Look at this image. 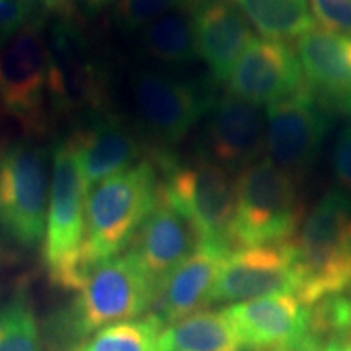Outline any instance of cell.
Listing matches in <instances>:
<instances>
[{
    "label": "cell",
    "mask_w": 351,
    "mask_h": 351,
    "mask_svg": "<svg viewBox=\"0 0 351 351\" xmlns=\"http://www.w3.org/2000/svg\"><path fill=\"white\" fill-rule=\"evenodd\" d=\"M160 179L155 161H138L86 191L83 261L88 269L119 256L158 197Z\"/></svg>",
    "instance_id": "cell-1"
},
{
    "label": "cell",
    "mask_w": 351,
    "mask_h": 351,
    "mask_svg": "<svg viewBox=\"0 0 351 351\" xmlns=\"http://www.w3.org/2000/svg\"><path fill=\"white\" fill-rule=\"evenodd\" d=\"M232 247L285 243L295 238L304 218L298 181L269 156L238 171Z\"/></svg>",
    "instance_id": "cell-2"
},
{
    "label": "cell",
    "mask_w": 351,
    "mask_h": 351,
    "mask_svg": "<svg viewBox=\"0 0 351 351\" xmlns=\"http://www.w3.org/2000/svg\"><path fill=\"white\" fill-rule=\"evenodd\" d=\"M85 199L80 165L69 140H60L52 152V178L46 215L43 256L52 283L80 289L90 269L83 261Z\"/></svg>",
    "instance_id": "cell-3"
},
{
    "label": "cell",
    "mask_w": 351,
    "mask_h": 351,
    "mask_svg": "<svg viewBox=\"0 0 351 351\" xmlns=\"http://www.w3.org/2000/svg\"><path fill=\"white\" fill-rule=\"evenodd\" d=\"M155 287L129 254L101 261L88 271L75 302L59 320L65 343H78L88 335L142 317L152 309Z\"/></svg>",
    "instance_id": "cell-4"
},
{
    "label": "cell",
    "mask_w": 351,
    "mask_h": 351,
    "mask_svg": "<svg viewBox=\"0 0 351 351\" xmlns=\"http://www.w3.org/2000/svg\"><path fill=\"white\" fill-rule=\"evenodd\" d=\"M155 165L163 173L160 194L191 221L200 243L225 245L232 251L236 194L230 173L202 153L192 160L160 153Z\"/></svg>",
    "instance_id": "cell-5"
},
{
    "label": "cell",
    "mask_w": 351,
    "mask_h": 351,
    "mask_svg": "<svg viewBox=\"0 0 351 351\" xmlns=\"http://www.w3.org/2000/svg\"><path fill=\"white\" fill-rule=\"evenodd\" d=\"M350 218L351 195L341 189H330L304 215L293 238L301 271L296 296L307 307L351 287L343 257V238Z\"/></svg>",
    "instance_id": "cell-6"
},
{
    "label": "cell",
    "mask_w": 351,
    "mask_h": 351,
    "mask_svg": "<svg viewBox=\"0 0 351 351\" xmlns=\"http://www.w3.org/2000/svg\"><path fill=\"white\" fill-rule=\"evenodd\" d=\"M0 108L26 134L49 129V49L38 20L26 21L0 49Z\"/></svg>",
    "instance_id": "cell-7"
},
{
    "label": "cell",
    "mask_w": 351,
    "mask_h": 351,
    "mask_svg": "<svg viewBox=\"0 0 351 351\" xmlns=\"http://www.w3.org/2000/svg\"><path fill=\"white\" fill-rule=\"evenodd\" d=\"M49 192L47 153L38 145H12L0 156V231L21 247L44 239Z\"/></svg>",
    "instance_id": "cell-8"
},
{
    "label": "cell",
    "mask_w": 351,
    "mask_h": 351,
    "mask_svg": "<svg viewBox=\"0 0 351 351\" xmlns=\"http://www.w3.org/2000/svg\"><path fill=\"white\" fill-rule=\"evenodd\" d=\"M130 93L143 129L166 147L181 142L215 101L208 86L153 69L132 73Z\"/></svg>",
    "instance_id": "cell-9"
},
{
    "label": "cell",
    "mask_w": 351,
    "mask_h": 351,
    "mask_svg": "<svg viewBox=\"0 0 351 351\" xmlns=\"http://www.w3.org/2000/svg\"><path fill=\"white\" fill-rule=\"evenodd\" d=\"M49 98L54 112H103L106 73L90 43L72 20L56 21L47 36Z\"/></svg>",
    "instance_id": "cell-10"
},
{
    "label": "cell",
    "mask_w": 351,
    "mask_h": 351,
    "mask_svg": "<svg viewBox=\"0 0 351 351\" xmlns=\"http://www.w3.org/2000/svg\"><path fill=\"white\" fill-rule=\"evenodd\" d=\"M328 112L306 85L295 95L267 106V156L296 181L317 161L330 127Z\"/></svg>",
    "instance_id": "cell-11"
},
{
    "label": "cell",
    "mask_w": 351,
    "mask_h": 351,
    "mask_svg": "<svg viewBox=\"0 0 351 351\" xmlns=\"http://www.w3.org/2000/svg\"><path fill=\"white\" fill-rule=\"evenodd\" d=\"M301 285L293 239L285 243L236 247L228 254L210 295L212 302H243L289 293Z\"/></svg>",
    "instance_id": "cell-12"
},
{
    "label": "cell",
    "mask_w": 351,
    "mask_h": 351,
    "mask_svg": "<svg viewBox=\"0 0 351 351\" xmlns=\"http://www.w3.org/2000/svg\"><path fill=\"white\" fill-rule=\"evenodd\" d=\"M226 82L228 93L256 106L278 103L306 85L298 52L287 43L265 38L245 47Z\"/></svg>",
    "instance_id": "cell-13"
},
{
    "label": "cell",
    "mask_w": 351,
    "mask_h": 351,
    "mask_svg": "<svg viewBox=\"0 0 351 351\" xmlns=\"http://www.w3.org/2000/svg\"><path fill=\"white\" fill-rule=\"evenodd\" d=\"M244 351H282L313 333L311 307L289 293L270 295L225 307Z\"/></svg>",
    "instance_id": "cell-14"
},
{
    "label": "cell",
    "mask_w": 351,
    "mask_h": 351,
    "mask_svg": "<svg viewBox=\"0 0 351 351\" xmlns=\"http://www.w3.org/2000/svg\"><path fill=\"white\" fill-rule=\"evenodd\" d=\"M200 153L228 173H238L265 152V112L226 93L207 112Z\"/></svg>",
    "instance_id": "cell-15"
},
{
    "label": "cell",
    "mask_w": 351,
    "mask_h": 351,
    "mask_svg": "<svg viewBox=\"0 0 351 351\" xmlns=\"http://www.w3.org/2000/svg\"><path fill=\"white\" fill-rule=\"evenodd\" d=\"M127 254L153 287L160 283L200 245V238L191 221L169 204L158 189L152 212L130 241Z\"/></svg>",
    "instance_id": "cell-16"
},
{
    "label": "cell",
    "mask_w": 351,
    "mask_h": 351,
    "mask_svg": "<svg viewBox=\"0 0 351 351\" xmlns=\"http://www.w3.org/2000/svg\"><path fill=\"white\" fill-rule=\"evenodd\" d=\"M304 83L328 111L351 114V34L314 26L298 39Z\"/></svg>",
    "instance_id": "cell-17"
},
{
    "label": "cell",
    "mask_w": 351,
    "mask_h": 351,
    "mask_svg": "<svg viewBox=\"0 0 351 351\" xmlns=\"http://www.w3.org/2000/svg\"><path fill=\"white\" fill-rule=\"evenodd\" d=\"M67 140L77 155L86 191L134 166L143 152L137 134L106 111L90 114Z\"/></svg>",
    "instance_id": "cell-18"
},
{
    "label": "cell",
    "mask_w": 351,
    "mask_h": 351,
    "mask_svg": "<svg viewBox=\"0 0 351 351\" xmlns=\"http://www.w3.org/2000/svg\"><path fill=\"white\" fill-rule=\"evenodd\" d=\"M230 252L231 249L225 245L200 243L199 247L160 283L152 309L165 327L210 304L215 282Z\"/></svg>",
    "instance_id": "cell-19"
},
{
    "label": "cell",
    "mask_w": 351,
    "mask_h": 351,
    "mask_svg": "<svg viewBox=\"0 0 351 351\" xmlns=\"http://www.w3.org/2000/svg\"><path fill=\"white\" fill-rule=\"evenodd\" d=\"M197 54L217 82H226L254 36L245 16L230 0H218L192 10Z\"/></svg>",
    "instance_id": "cell-20"
},
{
    "label": "cell",
    "mask_w": 351,
    "mask_h": 351,
    "mask_svg": "<svg viewBox=\"0 0 351 351\" xmlns=\"http://www.w3.org/2000/svg\"><path fill=\"white\" fill-rule=\"evenodd\" d=\"M158 351H244L225 309L197 311L166 326Z\"/></svg>",
    "instance_id": "cell-21"
},
{
    "label": "cell",
    "mask_w": 351,
    "mask_h": 351,
    "mask_svg": "<svg viewBox=\"0 0 351 351\" xmlns=\"http://www.w3.org/2000/svg\"><path fill=\"white\" fill-rule=\"evenodd\" d=\"M145 54L161 64L187 65L197 54L194 20L191 8L173 10L140 32Z\"/></svg>",
    "instance_id": "cell-22"
},
{
    "label": "cell",
    "mask_w": 351,
    "mask_h": 351,
    "mask_svg": "<svg viewBox=\"0 0 351 351\" xmlns=\"http://www.w3.org/2000/svg\"><path fill=\"white\" fill-rule=\"evenodd\" d=\"M236 7L265 39H300L314 28L307 0H236Z\"/></svg>",
    "instance_id": "cell-23"
},
{
    "label": "cell",
    "mask_w": 351,
    "mask_h": 351,
    "mask_svg": "<svg viewBox=\"0 0 351 351\" xmlns=\"http://www.w3.org/2000/svg\"><path fill=\"white\" fill-rule=\"evenodd\" d=\"M165 324L150 313L145 317L101 328L78 351H158V339Z\"/></svg>",
    "instance_id": "cell-24"
},
{
    "label": "cell",
    "mask_w": 351,
    "mask_h": 351,
    "mask_svg": "<svg viewBox=\"0 0 351 351\" xmlns=\"http://www.w3.org/2000/svg\"><path fill=\"white\" fill-rule=\"evenodd\" d=\"M0 351H41L36 319L25 296L0 307Z\"/></svg>",
    "instance_id": "cell-25"
},
{
    "label": "cell",
    "mask_w": 351,
    "mask_h": 351,
    "mask_svg": "<svg viewBox=\"0 0 351 351\" xmlns=\"http://www.w3.org/2000/svg\"><path fill=\"white\" fill-rule=\"evenodd\" d=\"M311 330L326 341L351 337V287L311 307Z\"/></svg>",
    "instance_id": "cell-26"
},
{
    "label": "cell",
    "mask_w": 351,
    "mask_h": 351,
    "mask_svg": "<svg viewBox=\"0 0 351 351\" xmlns=\"http://www.w3.org/2000/svg\"><path fill=\"white\" fill-rule=\"evenodd\" d=\"M179 8H189V0H117L114 21L122 32L135 33Z\"/></svg>",
    "instance_id": "cell-27"
},
{
    "label": "cell",
    "mask_w": 351,
    "mask_h": 351,
    "mask_svg": "<svg viewBox=\"0 0 351 351\" xmlns=\"http://www.w3.org/2000/svg\"><path fill=\"white\" fill-rule=\"evenodd\" d=\"M314 15L326 29L351 34V0H309Z\"/></svg>",
    "instance_id": "cell-28"
},
{
    "label": "cell",
    "mask_w": 351,
    "mask_h": 351,
    "mask_svg": "<svg viewBox=\"0 0 351 351\" xmlns=\"http://www.w3.org/2000/svg\"><path fill=\"white\" fill-rule=\"evenodd\" d=\"M29 12L26 0H0V49L23 28Z\"/></svg>",
    "instance_id": "cell-29"
},
{
    "label": "cell",
    "mask_w": 351,
    "mask_h": 351,
    "mask_svg": "<svg viewBox=\"0 0 351 351\" xmlns=\"http://www.w3.org/2000/svg\"><path fill=\"white\" fill-rule=\"evenodd\" d=\"M332 169L341 191L351 195V122L337 137L332 153Z\"/></svg>",
    "instance_id": "cell-30"
},
{
    "label": "cell",
    "mask_w": 351,
    "mask_h": 351,
    "mask_svg": "<svg viewBox=\"0 0 351 351\" xmlns=\"http://www.w3.org/2000/svg\"><path fill=\"white\" fill-rule=\"evenodd\" d=\"M32 8H38V10L43 12H59L64 13L67 12L69 8V0H26Z\"/></svg>",
    "instance_id": "cell-31"
},
{
    "label": "cell",
    "mask_w": 351,
    "mask_h": 351,
    "mask_svg": "<svg viewBox=\"0 0 351 351\" xmlns=\"http://www.w3.org/2000/svg\"><path fill=\"white\" fill-rule=\"evenodd\" d=\"M326 343H327L326 340H322L319 335H315L313 332L304 341H302V343L293 346V348L282 350V351H320Z\"/></svg>",
    "instance_id": "cell-32"
},
{
    "label": "cell",
    "mask_w": 351,
    "mask_h": 351,
    "mask_svg": "<svg viewBox=\"0 0 351 351\" xmlns=\"http://www.w3.org/2000/svg\"><path fill=\"white\" fill-rule=\"evenodd\" d=\"M320 351H351V337H333Z\"/></svg>",
    "instance_id": "cell-33"
},
{
    "label": "cell",
    "mask_w": 351,
    "mask_h": 351,
    "mask_svg": "<svg viewBox=\"0 0 351 351\" xmlns=\"http://www.w3.org/2000/svg\"><path fill=\"white\" fill-rule=\"evenodd\" d=\"M343 257H345L346 269H348L351 275V218L348 221V226H346L345 238H343Z\"/></svg>",
    "instance_id": "cell-34"
},
{
    "label": "cell",
    "mask_w": 351,
    "mask_h": 351,
    "mask_svg": "<svg viewBox=\"0 0 351 351\" xmlns=\"http://www.w3.org/2000/svg\"><path fill=\"white\" fill-rule=\"evenodd\" d=\"M82 2L90 8H101L103 5H106V3L111 2V0H82Z\"/></svg>",
    "instance_id": "cell-35"
},
{
    "label": "cell",
    "mask_w": 351,
    "mask_h": 351,
    "mask_svg": "<svg viewBox=\"0 0 351 351\" xmlns=\"http://www.w3.org/2000/svg\"><path fill=\"white\" fill-rule=\"evenodd\" d=\"M212 2H218V0H189V8H191V10H195V8L207 5V3H212Z\"/></svg>",
    "instance_id": "cell-36"
},
{
    "label": "cell",
    "mask_w": 351,
    "mask_h": 351,
    "mask_svg": "<svg viewBox=\"0 0 351 351\" xmlns=\"http://www.w3.org/2000/svg\"><path fill=\"white\" fill-rule=\"evenodd\" d=\"M0 156H2V153H0Z\"/></svg>",
    "instance_id": "cell-37"
}]
</instances>
